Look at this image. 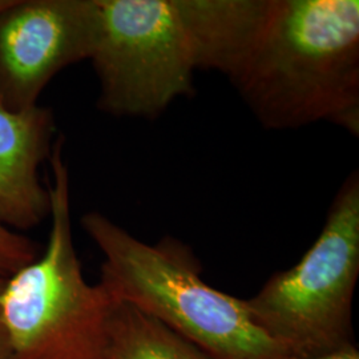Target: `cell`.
<instances>
[{
  "label": "cell",
  "instance_id": "obj_1",
  "mask_svg": "<svg viewBox=\"0 0 359 359\" xmlns=\"http://www.w3.org/2000/svg\"><path fill=\"white\" fill-rule=\"evenodd\" d=\"M228 79L269 129L359 135L358 0H269Z\"/></svg>",
  "mask_w": 359,
  "mask_h": 359
},
{
  "label": "cell",
  "instance_id": "obj_2",
  "mask_svg": "<svg viewBox=\"0 0 359 359\" xmlns=\"http://www.w3.org/2000/svg\"><path fill=\"white\" fill-rule=\"evenodd\" d=\"M81 226L104 256L100 283L123 301L167 325L213 359H287L290 354L252 320L244 299L201 278L187 245L164 238L151 245L99 212Z\"/></svg>",
  "mask_w": 359,
  "mask_h": 359
},
{
  "label": "cell",
  "instance_id": "obj_3",
  "mask_svg": "<svg viewBox=\"0 0 359 359\" xmlns=\"http://www.w3.org/2000/svg\"><path fill=\"white\" fill-rule=\"evenodd\" d=\"M51 231L43 256L6 280L0 298L10 359H108L116 299L86 281L71 224L63 139L52 148Z\"/></svg>",
  "mask_w": 359,
  "mask_h": 359
},
{
  "label": "cell",
  "instance_id": "obj_4",
  "mask_svg": "<svg viewBox=\"0 0 359 359\" xmlns=\"http://www.w3.org/2000/svg\"><path fill=\"white\" fill-rule=\"evenodd\" d=\"M359 276V176L334 197L320 236L292 269L273 274L245 299L257 326L290 357L313 358L355 344L353 301Z\"/></svg>",
  "mask_w": 359,
  "mask_h": 359
},
{
  "label": "cell",
  "instance_id": "obj_5",
  "mask_svg": "<svg viewBox=\"0 0 359 359\" xmlns=\"http://www.w3.org/2000/svg\"><path fill=\"white\" fill-rule=\"evenodd\" d=\"M90 60L100 83L99 108L154 118L192 92L203 69L193 0H96Z\"/></svg>",
  "mask_w": 359,
  "mask_h": 359
},
{
  "label": "cell",
  "instance_id": "obj_6",
  "mask_svg": "<svg viewBox=\"0 0 359 359\" xmlns=\"http://www.w3.org/2000/svg\"><path fill=\"white\" fill-rule=\"evenodd\" d=\"M96 0H13L0 11V107L23 112L62 69L90 60Z\"/></svg>",
  "mask_w": 359,
  "mask_h": 359
},
{
  "label": "cell",
  "instance_id": "obj_7",
  "mask_svg": "<svg viewBox=\"0 0 359 359\" xmlns=\"http://www.w3.org/2000/svg\"><path fill=\"white\" fill-rule=\"evenodd\" d=\"M53 132L48 108L10 112L0 107V224L11 231L32 229L50 216L39 167L51 156Z\"/></svg>",
  "mask_w": 359,
  "mask_h": 359
},
{
  "label": "cell",
  "instance_id": "obj_8",
  "mask_svg": "<svg viewBox=\"0 0 359 359\" xmlns=\"http://www.w3.org/2000/svg\"><path fill=\"white\" fill-rule=\"evenodd\" d=\"M108 359H213L128 302L116 301L108 322Z\"/></svg>",
  "mask_w": 359,
  "mask_h": 359
},
{
  "label": "cell",
  "instance_id": "obj_9",
  "mask_svg": "<svg viewBox=\"0 0 359 359\" xmlns=\"http://www.w3.org/2000/svg\"><path fill=\"white\" fill-rule=\"evenodd\" d=\"M39 257L35 241L0 224V277L10 278Z\"/></svg>",
  "mask_w": 359,
  "mask_h": 359
},
{
  "label": "cell",
  "instance_id": "obj_10",
  "mask_svg": "<svg viewBox=\"0 0 359 359\" xmlns=\"http://www.w3.org/2000/svg\"><path fill=\"white\" fill-rule=\"evenodd\" d=\"M287 359H359V348L357 342L348 346L342 347L332 353L313 357V358H298V357H289Z\"/></svg>",
  "mask_w": 359,
  "mask_h": 359
},
{
  "label": "cell",
  "instance_id": "obj_11",
  "mask_svg": "<svg viewBox=\"0 0 359 359\" xmlns=\"http://www.w3.org/2000/svg\"><path fill=\"white\" fill-rule=\"evenodd\" d=\"M6 285V278L0 277V298ZM0 359H10V346H8V338L6 326L3 322V314H1V305H0Z\"/></svg>",
  "mask_w": 359,
  "mask_h": 359
},
{
  "label": "cell",
  "instance_id": "obj_12",
  "mask_svg": "<svg viewBox=\"0 0 359 359\" xmlns=\"http://www.w3.org/2000/svg\"><path fill=\"white\" fill-rule=\"evenodd\" d=\"M11 1H13V0H0V11H1L3 8H6Z\"/></svg>",
  "mask_w": 359,
  "mask_h": 359
}]
</instances>
